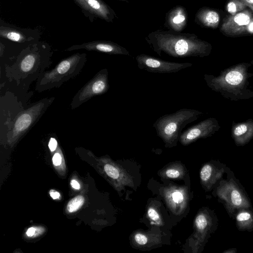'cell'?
Wrapping results in <instances>:
<instances>
[{
    "instance_id": "14",
    "label": "cell",
    "mask_w": 253,
    "mask_h": 253,
    "mask_svg": "<svg viewBox=\"0 0 253 253\" xmlns=\"http://www.w3.org/2000/svg\"><path fill=\"white\" fill-rule=\"evenodd\" d=\"M227 168L219 161L207 164L201 169V179L204 183L209 184L210 188L213 186L215 187L223 179V175L226 173Z\"/></svg>"
},
{
    "instance_id": "5",
    "label": "cell",
    "mask_w": 253,
    "mask_h": 253,
    "mask_svg": "<svg viewBox=\"0 0 253 253\" xmlns=\"http://www.w3.org/2000/svg\"><path fill=\"white\" fill-rule=\"evenodd\" d=\"M203 114L202 112L195 109L182 108L160 117L152 126L157 135L167 144H173L180 138L181 131L185 126Z\"/></svg>"
},
{
    "instance_id": "26",
    "label": "cell",
    "mask_w": 253,
    "mask_h": 253,
    "mask_svg": "<svg viewBox=\"0 0 253 253\" xmlns=\"http://www.w3.org/2000/svg\"><path fill=\"white\" fill-rule=\"evenodd\" d=\"M172 198L174 202L176 203H180L183 200V196L180 192H174L172 195Z\"/></svg>"
},
{
    "instance_id": "1",
    "label": "cell",
    "mask_w": 253,
    "mask_h": 253,
    "mask_svg": "<svg viewBox=\"0 0 253 253\" xmlns=\"http://www.w3.org/2000/svg\"><path fill=\"white\" fill-rule=\"evenodd\" d=\"M52 52L49 46L41 42L27 45L15 58L12 63L4 65V74L12 91L25 94L31 84L52 64Z\"/></svg>"
},
{
    "instance_id": "33",
    "label": "cell",
    "mask_w": 253,
    "mask_h": 253,
    "mask_svg": "<svg viewBox=\"0 0 253 253\" xmlns=\"http://www.w3.org/2000/svg\"><path fill=\"white\" fill-rule=\"evenodd\" d=\"M237 252V249L236 248H232L228 249L226 251H224L223 253H236Z\"/></svg>"
},
{
    "instance_id": "28",
    "label": "cell",
    "mask_w": 253,
    "mask_h": 253,
    "mask_svg": "<svg viewBox=\"0 0 253 253\" xmlns=\"http://www.w3.org/2000/svg\"><path fill=\"white\" fill-rule=\"evenodd\" d=\"M61 155L59 153H55L52 158L53 164L55 166H59L61 164Z\"/></svg>"
},
{
    "instance_id": "2",
    "label": "cell",
    "mask_w": 253,
    "mask_h": 253,
    "mask_svg": "<svg viewBox=\"0 0 253 253\" xmlns=\"http://www.w3.org/2000/svg\"><path fill=\"white\" fill-rule=\"evenodd\" d=\"M145 41L158 55L162 52L175 58L204 57L210 55L211 45L194 34L168 30H157L149 33Z\"/></svg>"
},
{
    "instance_id": "21",
    "label": "cell",
    "mask_w": 253,
    "mask_h": 253,
    "mask_svg": "<svg viewBox=\"0 0 253 253\" xmlns=\"http://www.w3.org/2000/svg\"><path fill=\"white\" fill-rule=\"evenodd\" d=\"M84 203V198L81 195L72 199L68 203L67 209L70 212H74L80 209Z\"/></svg>"
},
{
    "instance_id": "25",
    "label": "cell",
    "mask_w": 253,
    "mask_h": 253,
    "mask_svg": "<svg viewBox=\"0 0 253 253\" xmlns=\"http://www.w3.org/2000/svg\"><path fill=\"white\" fill-rule=\"evenodd\" d=\"M166 175L171 178H176L179 176L180 172L178 170L174 169H169L166 172Z\"/></svg>"
},
{
    "instance_id": "34",
    "label": "cell",
    "mask_w": 253,
    "mask_h": 253,
    "mask_svg": "<svg viewBox=\"0 0 253 253\" xmlns=\"http://www.w3.org/2000/svg\"><path fill=\"white\" fill-rule=\"evenodd\" d=\"M121 0V1H123L128 2V0Z\"/></svg>"
},
{
    "instance_id": "17",
    "label": "cell",
    "mask_w": 253,
    "mask_h": 253,
    "mask_svg": "<svg viewBox=\"0 0 253 253\" xmlns=\"http://www.w3.org/2000/svg\"><path fill=\"white\" fill-rule=\"evenodd\" d=\"M236 225L239 231H253V209L242 208L237 210L233 216Z\"/></svg>"
},
{
    "instance_id": "32",
    "label": "cell",
    "mask_w": 253,
    "mask_h": 253,
    "mask_svg": "<svg viewBox=\"0 0 253 253\" xmlns=\"http://www.w3.org/2000/svg\"><path fill=\"white\" fill-rule=\"evenodd\" d=\"M35 228L31 227L28 229V230L27 231V232H26V234L27 235V236L30 237V236H32L35 234Z\"/></svg>"
},
{
    "instance_id": "30",
    "label": "cell",
    "mask_w": 253,
    "mask_h": 253,
    "mask_svg": "<svg viewBox=\"0 0 253 253\" xmlns=\"http://www.w3.org/2000/svg\"><path fill=\"white\" fill-rule=\"evenodd\" d=\"M71 184L72 186L76 189H79L80 188V184L75 180H72Z\"/></svg>"
},
{
    "instance_id": "9",
    "label": "cell",
    "mask_w": 253,
    "mask_h": 253,
    "mask_svg": "<svg viewBox=\"0 0 253 253\" xmlns=\"http://www.w3.org/2000/svg\"><path fill=\"white\" fill-rule=\"evenodd\" d=\"M135 59L140 69L153 73H175L192 66V64L189 62L165 61L145 54L137 55Z\"/></svg>"
},
{
    "instance_id": "4",
    "label": "cell",
    "mask_w": 253,
    "mask_h": 253,
    "mask_svg": "<svg viewBox=\"0 0 253 253\" xmlns=\"http://www.w3.org/2000/svg\"><path fill=\"white\" fill-rule=\"evenodd\" d=\"M86 61L85 53L77 52L64 58L51 70H46L40 75L36 81L35 90L42 92L59 88L79 75Z\"/></svg>"
},
{
    "instance_id": "18",
    "label": "cell",
    "mask_w": 253,
    "mask_h": 253,
    "mask_svg": "<svg viewBox=\"0 0 253 253\" xmlns=\"http://www.w3.org/2000/svg\"><path fill=\"white\" fill-rule=\"evenodd\" d=\"M195 21L198 24L205 27L215 28L218 25L219 15L213 10L203 7L196 14Z\"/></svg>"
},
{
    "instance_id": "29",
    "label": "cell",
    "mask_w": 253,
    "mask_h": 253,
    "mask_svg": "<svg viewBox=\"0 0 253 253\" xmlns=\"http://www.w3.org/2000/svg\"><path fill=\"white\" fill-rule=\"evenodd\" d=\"M49 194L53 199H57L60 197V194L54 190H51L49 192Z\"/></svg>"
},
{
    "instance_id": "13",
    "label": "cell",
    "mask_w": 253,
    "mask_h": 253,
    "mask_svg": "<svg viewBox=\"0 0 253 253\" xmlns=\"http://www.w3.org/2000/svg\"><path fill=\"white\" fill-rule=\"evenodd\" d=\"M78 49L95 51L111 55H129V52L126 48L117 43L106 41H95L81 44L73 45L66 50L71 51Z\"/></svg>"
},
{
    "instance_id": "12",
    "label": "cell",
    "mask_w": 253,
    "mask_h": 253,
    "mask_svg": "<svg viewBox=\"0 0 253 253\" xmlns=\"http://www.w3.org/2000/svg\"><path fill=\"white\" fill-rule=\"evenodd\" d=\"M253 17L247 10L228 17L221 27V32L228 36H237L246 32H253Z\"/></svg>"
},
{
    "instance_id": "3",
    "label": "cell",
    "mask_w": 253,
    "mask_h": 253,
    "mask_svg": "<svg viewBox=\"0 0 253 253\" xmlns=\"http://www.w3.org/2000/svg\"><path fill=\"white\" fill-rule=\"evenodd\" d=\"M252 64L243 62L222 71L215 76L205 74L204 79L212 90L232 101L245 100L253 97V91L249 88V79L253 74L249 72Z\"/></svg>"
},
{
    "instance_id": "10",
    "label": "cell",
    "mask_w": 253,
    "mask_h": 253,
    "mask_svg": "<svg viewBox=\"0 0 253 253\" xmlns=\"http://www.w3.org/2000/svg\"><path fill=\"white\" fill-rule=\"evenodd\" d=\"M90 22L100 18L112 22L117 17L114 10L102 0H73Z\"/></svg>"
},
{
    "instance_id": "27",
    "label": "cell",
    "mask_w": 253,
    "mask_h": 253,
    "mask_svg": "<svg viewBox=\"0 0 253 253\" xmlns=\"http://www.w3.org/2000/svg\"><path fill=\"white\" fill-rule=\"evenodd\" d=\"M48 146L51 151H54L57 146V142L56 139L54 137H51Z\"/></svg>"
},
{
    "instance_id": "8",
    "label": "cell",
    "mask_w": 253,
    "mask_h": 253,
    "mask_svg": "<svg viewBox=\"0 0 253 253\" xmlns=\"http://www.w3.org/2000/svg\"><path fill=\"white\" fill-rule=\"evenodd\" d=\"M109 88L107 69L99 71L73 97L71 108L75 109L93 97L106 93Z\"/></svg>"
},
{
    "instance_id": "22",
    "label": "cell",
    "mask_w": 253,
    "mask_h": 253,
    "mask_svg": "<svg viewBox=\"0 0 253 253\" xmlns=\"http://www.w3.org/2000/svg\"><path fill=\"white\" fill-rule=\"evenodd\" d=\"M104 170L106 174L113 179H118L120 176L118 169L111 165H105Z\"/></svg>"
},
{
    "instance_id": "11",
    "label": "cell",
    "mask_w": 253,
    "mask_h": 253,
    "mask_svg": "<svg viewBox=\"0 0 253 253\" xmlns=\"http://www.w3.org/2000/svg\"><path fill=\"white\" fill-rule=\"evenodd\" d=\"M220 127L215 118H209L185 130L180 136V141L183 145L188 144L199 138L212 136Z\"/></svg>"
},
{
    "instance_id": "19",
    "label": "cell",
    "mask_w": 253,
    "mask_h": 253,
    "mask_svg": "<svg viewBox=\"0 0 253 253\" xmlns=\"http://www.w3.org/2000/svg\"><path fill=\"white\" fill-rule=\"evenodd\" d=\"M0 36L19 43H28L35 39L32 36L25 34V32L19 28L2 25L0 27Z\"/></svg>"
},
{
    "instance_id": "15",
    "label": "cell",
    "mask_w": 253,
    "mask_h": 253,
    "mask_svg": "<svg viewBox=\"0 0 253 253\" xmlns=\"http://www.w3.org/2000/svg\"><path fill=\"white\" fill-rule=\"evenodd\" d=\"M188 18L185 8L181 5H177L166 13L164 25L168 30L181 32L186 27Z\"/></svg>"
},
{
    "instance_id": "7",
    "label": "cell",
    "mask_w": 253,
    "mask_h": 253,
    "mask_svg": "<svg viewBox=\"0 0 253 253\" xmlns=\"http://www.w3.org/2000/svg\"><path fill=\"white\" fill-rule=\"evenodd\" d=\"M54 99V97H46L28 105L14 117L3 133L12 139L24 135L40 120Z\"/></svg>"
},
{
    "instance_id": "6",
    "label": "cell",
    "mask_w": 253,
    "mask_h": 253,
    "mask_svg": "<svg viewBox=\"0 0 253 253\" xmlns=\"http://www.w3.org/2000/svg\"><path fill=\"white\" fill-rule=\"evenodd\" d=\"M226 173V178H223L215 187L214 194L219 202L223 204L229 215L233 218L239 209L252 206L244 188L229 168H227Z\"/></svg>"
},
{
    "instance_id": "24",
    "label": "cell",
    "mask_w": 253,
    "mask_h": 253,
    "mask_svg": "<svg viewBox=\"0 0 253 253\" xmlns=\"http://www.w3.org/2000/svg\"><path fill=\"white\" fill-rule=\"evenodd\" d=\"M148 215L149 217L154 221H158L160 219L159 214L153 208H149L148 210Z\"/></svg>"
},
{
    "instance_id": "16",
    "label": "cell",
    "mask_w": 253,
    "mask_h": 253,
    "mask_svg": "<svg viewBox=\"0 0 253 253\" xmlns=\"http://www.w3.org/2000/svg\"><path fill=\"white\" fill-rule=\"evenodd\" d=\"M231 136L237 146L248 144L253 138V120L249 119L242 122H233Z\"/></svg>"
},
{
    "instance_id": "31",
    "label": "cell",
    "mask_w": 253,
    "mask_h": 253,
    "mask_svg": "<svg viewBox=\"0 0 253 253\" xmlns=\"http://www.w3.org/2000/svg\"><path fill=\"white\" fill-rule=\"evenodd\" d=\"M242 1L247 6L253 8V0H240Z\"/></svg>"
},
{
    "instance_id": "20",
    "label": "cell",
    "mask_w": 253,
    "mask_h": 253,
    "mask_svg": "<svg viewBox=\"0 0 253 253\" xmlns=\"http://www.w3.org/2000/svg\"><path fill=\"white\" fill-rule=\"evenodd\" d=\"M246 6L240 0H232L228 3L227 9L228 12L233 15L243 10Z\"/></svg>"
},
{
    "instance_id": "23",
    "label": "cell",
    "mask_w": 253,
    "mask_h": 253,
    "mask_svg": "<svg viewBox=\"0 0 253 253\" xmlns=\"http://www.w3.org/2000/svg\"><path fill=\"white\" fill-rule=\"evenodd\" d=\"M135 240L137 244L140 245H145L148 241V239L144 235L137 233L135 235Z\"/></svg>"
}]
</instances>
